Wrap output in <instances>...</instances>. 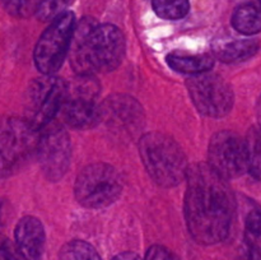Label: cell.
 I'll return each mask as SVG.
<instances>
[{"label":"cell","instance_id":"cell-23","mask_svg":"<svg viewBox=\"0 0 261 260\" xmlns=\"http://www.w3.org/2000/svg\"><path fill=\"white\" fill-rule=\"evenodd\" d=\"M2 2L8 13L17 15V17L24 15L28 4H30V0H2Z\"/></svg>","mask_w":261,"mask_h":260},{"label":"cell","instance_id":"cell-22","mask_svg":"<svg viewBox=\"0 0 261 260\" xmlns=\"http://www.w3.org/2000/svg\"><path fill=\"white\" fill-rule=\"evenodd\" d=\"M144 260H180L176 256L173 252L166 247L160 246V245H154V246L149 247L147 251Z\"/></svg>","mask_w":261,"mask_h":260},{"label":"cell","instance_id":"cell-11","mask_svg":"<svg viewBox=\"0 0 261 260\" xmlns=\"http://www.w3.org/2000/svg\"><path fill=\"white\" fill-rule=\"evenodd\" d=\"M102 121L116 137L130 139L144 127V110L129 94H111L102 103Z\"/></svg>","mask_w":261,"mask_h":260},{"label":"cell","instance_id":"cell-17","mask_svg":"<svg viewBox=\"0 0 261 260\" xmlns=\"http://www.w3.org/2000/svg\"><path fill=\"white\" fill-rule=\"evenodd\" d=\"M247 171L254 178L261 181V126H251L247 132L246 138Z\"/></svg>","mask_w":261,"mask_h":260},{"label":"cell","instance_id":"cell-6","mask_svg":"<svg viewBox=\"0 0 261 260\" xmlns=\"http://www.w3.org/2000/svg\"><path fill=\"white\" fill-rule=\"evenodd\" d=\"M75 27L74 13L65 12L41 35L35 48V64L41 73L54 75L60 69L70 50Z\"/></svg>","mask_w":261,"mask_h":260},{"label":"cell","instance_id":"cell-28","mask_svg":"<svg viewBox=\"0 0 261 260\" xmlns=\"http://www.w3.org/2000/svg\"><path fill=\"white\" fill-rule=\"evenodd\" d=\"M259 3H260V4H261V0H259Z\"/></svg>","mask_w":261,"mask_h":260},{"label":"cell","instance_id":"cell-7","mask_svg":"<svg viewBox=\"0 0 261 260\" xmlns=\"http://www.w3.org/2000/svg\"><path fill=\"white\" fill-rule=\"evenodd\" d=\"M99 84L93 75H79L68 88L63 106L66 124L74 129H91L102 121V103H98Z\"/></svg>","mask_w":261,"mask_h":260},{"label":"cell","instance_id":"cell-9","mask_svg":"<svg viewBox=\"0 0 261 260\" xmlns=\"http://www.w3.org/2000/svg\"><path fill=\"white\" fill-rule=\"evenodd\" d=\"M36 130L25 120L10 117L5 120L2 127V171L7 173L18 170L37 150Z\"/></svg>","mask_w":261,"mask_h":260},{"label":"cell","instance_id":"cell-26","mask_svg":"<svg viewBox=\"0 0 261 260\" xmlns=\"http://www.w3.org/2000/svg\"><path fill=\"white\" fill-rule=\"evenodd\" d=\"M112 260H142V257H140L138 254H135V252L127 251V252H121V254L116 255Z\"/></svg>","mask_w":261,"mask_h":260},{"label":"cell","instance_id":"cell-24","mask_svg":"<svg viewBox=\"0 0 261 260\" xmlns=\"http://www.w3.org/2000/svg\"><path fill=\"white\" fill-rule=\"evenodd\" d=\"M2 260H25L17 249V246L12 244L9 240L4 239L2 244Z\"/></svg>","mask_w":261,"mask_h":260},{"label":"cell","instance_id":"cell-1","mask_svg":"<svg viewBox=\"0 0 261 260\" xmlns=\"http://www.w3.org/2000/svg\"><path fill=\"white\" fill-rule=\"evenodd\" d=\"M186 181L185 218L191 237L201 245L223 241L236 208L227 180L209 165L196 163L189 168Z\"/></svg>","mask_w":261,"mask_h":260},{"label":"cell","instance_id":"cell-16","mask_svg":"<svg viewBox=\"0 0 261 260\" xmlns=\"http://www.w3.org/2000/svg\"><path fill=\"white\" fill-rule=\"evenodd\" d=\"M232 25L242 35L252 36L261 32V4L245 3L240 5L232 17Z\"/></svg>","mask_w":261,"mask_h":260},{"label":"cell","instance_id":"cell-10","mask_svg":"<svg viewBox=\"0 0 261 260\" xmlns=\"http://www.w3.org/2000/svg\"><path fill=\"white\" fill-rule=\"evenodd\" d=\"M208 158V165L226 180L240 177L247 171L245 139L229 130H222L212 137Z\"/></svg>","mask_w":261,"mask_h":260},{"label":"cell","instance_id":"cell-27","mask_svg":"<svg viewBox=\"0 0 261 260\" xmlns=\"http://www.w3.org/2000/svg\"><path fill=\"white\" fill-rule=\"evenodd\" d=\"M257 116H259V121L261 126V97L259 98V102H257Z\"/></svg>","mask_w":261,"mask_h":260},{"label":"cell","instance_id":"cell-15","mask_svg":"<svg viewBox=\"0 0 261 260\" xmlns=\"http://www.w3.org/2000/svg\"><path fill=\"white\" fill-rule=\"evenodd\" d=\"M167 64L171 69L188 75L208 73L214 65L213 58L209 55H190V54L172 53L167 56Z\"/></svg>","mask_w":261,"mask_h":260},{"label":"cell","instance_id":"cell-3","mask_svg":"<svg viewBox=\"0 0 261 260\" xmlns=\"http://www.w3.org/2000/svg\"><path fill=\"white\" fill-rule=\"evenodd\" d=\"M139 153L145 170L158 185L172 188L188 176V158L168 135L158 132L144 134L139 140Z\"/></svg>","mask_w":261,"mask_h":260},{"label":"cell","instance_id":"cell-21","mask_svg":"<svg viewBox=\"0 0 261 260\" xmlns=\"http://www.w3.org/2000/svg\"><path fill=\"white\" fill-rule=\"evenodd\" d=\"M73 2L74 0H42L38 4L36 15L38 19L43 20V22H48V20L53 22L61 14L68 12L66 8Z\"/></svg>","mask_w":261,"mask_h":260},{"label":"cell","instance_id":"cell-12","mask_svg":"<svg viewBox=\"0 0 261 260\" xmlns=\"http://www.w3.org/2000/svg\"><path fill=\"white\" fill-rule=\"evenodd\" d=\"M36 152L46 178L50 181L60 180L70 166L71 144L69 134L60 127L47 130L38 140Z\"/></svg>","mask_w":261,"mask_h":260},{"label":"cell","instance_id":"cell-13","mask_svg":"<svg viewBox=\"0 0 261 260\" xmlns=\"http://www.w3.org/2000/svg\"><path fill=\"white\" fill-rule=\"evenodd\" d=\"M15 245L25 260H41L45 250V228L40 219L25 216L15 227Z\"/></svg>","mask_w":261,"mask_h":260},{"label":"cell","instance_id":"cell-4","mask_svg":"<svg viewBox=\"0 0 261 260\" xmlns=\"http://www.w3.org/2000/svg\"><path fill=\"white\" fill-rule=\"evenodd\" d=\"M74 193L78 203L86 208H106L121 195L122 180L116 168L109 163H92L78 175Z\"/></svg>","mask_w":261,"mask_h":260},{"label":"cell","instance_id":"cell-14","mask_svg":"<svg viewBox=\"0 0 261 260\" xmlns=\"http://www.w3.org/2000/svg\"><path fill=\"white\" fill-rule=\"evenodd\" d=\"M260 45L255 40H223L213 43V53L223 63H239L252 58Z\"/></svg>","mask_w":261,"mask_h":260},{"label":"cell","instance_id":"cell-8","mask_svg":"<svg viewBox=\"0 0 261 260\" xmlns=\"http://www.w3.org/2000/svg\"><path fill=\"white\" fill-rule=\"evenodd\" d=\"M186 87L193 103L205 116L223 117L233 107V91L218 74L203 73L191 75L186 82Z\"/></svg>","mask_w":261,"mask_h":260},{"label":"cell","instance_id":"cell-20","mask_svg":"<svg viewBox=\"0 0 261 260\" xmlns=\"http://www.w3.org/2000/svg\"><path fill=\"white\" fill-rule=\"evenodd\" d=\"M245 241L250 246L261 247V208L256 204L245 214Z\"/></svg>","mask_w":261,"mask_h":260},{"label":"cell","instance_id":"cell-5","mask_svg":"<svg viewBox=\"0 0 261 260\" xmlns=\"http://www.w3.org/2000/svg\"><path fill=\"white\" fill-rule=\"evenodd\" d=\"M68 88L61 78L45 74L28 86L24 96L25 121L36 132L47 126L63 109Z\"/></svg>","mask_w":261,"mask_h":260},{"label":"cell","instance_id":"cell-18","mask_svg":"<svg viewBox=\"0 0 261 260\" xmlns=\"http://www.w3.org/2000/svg\"><path fill=\"white\" fill-rule=\"evenodd\" d=\"M152 7L160 18L176 20L188 15L190 3L189 0H152Z\"/></svg>","mask_w":261,"mask_h":260},{"label":"cell","instance_id":"cell-25","mask_svg":"<svg viewBox=\"0 0 261 260\" xmlns=\"http://www.w3.org/2000/svg\"><path fill=\"white\" fill-rule=\"evenodd\" d=\"M247 250V260H261V247L250 246L246 244Z\"/></svg>","mask_w":261,"mask_h":260},{"label":"cell","instance_id":"cell-2","mask_svg":"<svg viewBox=\"0 0 261 260\" xmlns=\"http://www.w3.org/2000/svg\"><path fill=\"white\" fill-rule=\"evenodd\" d=\"M125 56V38L114 24L84 18L76 24L70 46V64L78 75L112 71Z\"/></svg>","mask_w":261,"mask_h":260},{"label":"cell","instance_id":"cell-19","mask_svg":"<svg viewBox=\"0 0 261 260\" xmlns=\"http://www.w3.org/2000/svg\"><path fill=\"white\" fill-rule=\"evenodd\" d=\"M60 260H102L92 245L82 240H73L60 250Z\"/></svg>","mask_w":261,"mask_h":260}]
</instances>
